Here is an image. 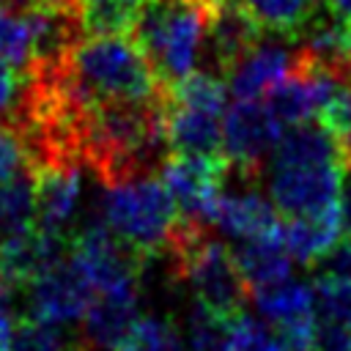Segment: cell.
<instances>
[{"instance_id": "6da1fadb", "label": "cell", "mask_w": 351, "mask_h": 351, "mask_svg": "<svg viewBox=\"0 0 351 351\" xmlns=\"http://www.w3.org/2000/svg\"><path fill=\"white\" fill-rule=\"evenodd\" d=\"M27 77L44 82L69 104L167 99V88L129 36H85L58 69Z\"/></svg>"}, {"instance_id": "7a4b0ae2", "label": "cell", "mask_w": 351, "mask_h": 351, "mask_svg": "<svg viewBox=\"0 0 351 351\" xmlns=\"http://www.w3.org/2000/svg\"><path fill=\"white\" fill-rule=\"evenodd\" d=\"M217 0H145L132 38L165 88L195 71Z\"/></svg>"}, {"instance_id": "3957f363", "label": "cell", "mask_w": 351, "mask_h": 351, "mask_svg": "<svg viewBox=\"0 0 351 351\" xmlns=\"http://www.w3.org/2000/svg\"><path fill=\"white\" fill-rule=\"evenodd\" d=\"M99 219L151 261L167 252L178 225V208L159 173H151L104 186Z\"/></svg>"}, {"instance_id": "277c9868", "label": "cell", "mask_w": 351, "mask_h": 351, "mask_svg": "<svg viewBox=\"0 0 351 351\" xmlns=\"http://www.w3.org/2000/svg\"><path fill=\"white\" fill-rule=\"evenodd\" d=\"M346 162H266L261 178L274 208L285 217H315L337 206Z\"/></svg>"}, {"instance_id": "5b68a950", "label": "cell", "mask_w": 351, "mask_h": 351, "mask_svg": "<svg viewBox=\"0 0 351 351\" xmlns=\"http://www.w3.org/2000/svg\"><path fill=\"white\" fill-rule=\"evenodd\" d=\"M280 137L282 123L266 101L236 99L222 115V156L230 165V176L258 181Z\"/></svg>"}, {"instance_id": "8992f818", "label": "cell", "mask_w": 351, "mask_h": 351, "mask_svg": "<svg viewBox=\"0 0 351 351\" xmlns=\"http://www.w3.org/2000/svg\"><path fill=\"white\" fill-rule=\"evenodd\" d=\"M159 178L170 189L178 219L195 225H214L217 200L230 178V165L225 156L203 154H173L162 162Z\"/></svg>"}, {"instance_id": "52a82bcc", "label": "cell", "mask_w": 351, "mask_h": 351, "mask_svg": "<svg viewBox=\"0 0 351 351\" xmlns=\"http://www.w3.org/2000/svg\"><path fill=\"white\" fill-rule=\"evenodd\" d=\"M69 239H71V258L88 274L96 293L126 288V285H140L143 266L148 263V258L140 255L126 241H121L101 219L82 225Z\"/></svg>"}, {"instance_id": "ba28073f", "label": "cell", "mask_w": 351, "mask_h": 351, "mask_svg": "<svg viewBox=\"0 0 351 351\" xmlns=\"http://www.w3.org/2000/svg\"><path fill=\"white\" fill-rule=\"evenodd\" d=\"M25 296H27L30 318H44L66 326V324L82 321L88 304L96 296V288L90 285L88 274L80 269V263L69 255L63 263L36 277L25 288Z\"/></svg>"}, {"instance_id": "9c48e42d", "label": "cell", "mask_w": 351, "mask_h": 351, "mask_svg": "<svg viewBox=\"0 0 351 351\" xmlns=\"http://www.w3.org/2000/svg\"><path fill=\"white\" fill-rule=\"evenodd\" d=\"M266 36L228 69L225 82L233 99H261L280 80H285L291 71L299 69L302 44L285 36H274V38H266Z\"/></svg>"}, {"instance_id": "30bf717a", "label": "cell", "mask_w": 351, "mask_h": 351, "mask_svg": "<svg viewBox=\"0 0 351 351\" xmlns=\"http://www.w3.org/2000/svg\"><path fill=\"white\" fill-rule=\"evenodd\" d=\"M71 255L69 233H55L47 228H30L0 241V282L11 288H27L36 277L63 263Z\"/></svg>"}, {"instance_id": "8fae6325", "label": "cell", "mask_w": 351, "mask_h": 351, "mask_svg": "<svg viewBox=\"0 0 351 351\" xmlns=\"http://www.w3.org/2000/svg\"><path fill=\"white\" fill-rule=\"evenodd\" d=\"M140 321V285L99 291L82 315V348L121 351Z\"/></svg>"}, {"instance_id": "7c38bea8", "label": "cell", "mask_w": 351, "mask_h": 351, "mask_svg": "<svg viewBox=\"0 0 351 351\" xmlns=\"http://www.w3.org/2000/svg\"><path fill=\"white\" fill-rule=\"evenodd\" d=\"M82 167L71 159H55L33 167L36 176V225L66 233L82 197Z\"/></svg>"}, {"instance_id": "4fadbf2b", "label": "cell", "mask_w": 351, "mask_h": 351, "mask_svg": "<svg viewBox=\"0 0 351 351\" xmlns=\"http://www.w3.org/2000/svg\"><path fill=\"white\" fill-rule=\"evenodd\" d=\"M214 228L233 239H274L280 236L282 219L274 203L258 195L250 181L241 178L239 189H222L214 211Z\"/></svg>"}, {"instance_id": "5bb4252c", "label": "cell", "mask_w": 351, "mask_h": 351, "mask_svg": "<svg viewBox=\"0 0 351 351\" xmlns=\"http://www.w3.org/2000/svg\"><path fill=\"white\" fill-rule=\"evenodd\" d=\"M250 302L269 321V326H274V332L318 326L315 293H313V285L307 282L282 280L266 288H255L250 291Z\"/></svg>"}, {"instance_id": "9a60e30c", "label": "cell", "mask_w": 351, "mask_h": 351, "mask_svg": "<svg viewBox=\"0 0 351 351\" xmlns=\"http://www.w3.org/2000/svg\"><path fill=\"white\" fill-rule=\"evenodd\" d=\"M165 137L173 154L222 156V115L211 110L176 104L167 99Z\"/></svg>"}, {"instance_id": "2e32d148", "label": "cell", "mask_w": 351, "mask_h": 351, "mask_svg": "<svg viewBox=\"0 0 351 351\" xmlns=\"http://www.w3.org/2000/svg\"><path fill=\"white\" fill-rule=\"evenodd\" d=\"M280 239L285 252L291 255L293 263L302 266H315V261L337 241L343 239V222H340V208L332 206L324 214L315 217H288L282 219Z\"/></svg>"}, {"instance_id": "e0dca14e", "label": "cell", "mask_w": 351, "mask_h": 351, "mask_svg": "<svg viewBox=\"0 0 351 351\" xmlns=\"http://www.w3.org/2000/svg\"><path fill=\"white\" fill-rule=\"evenodd\" d=\"M230 252H233V261H236L250 291L282 282L291 274V255L285 252L280 236H274V239H241V244H236Z\"/></svg>"}, {"instance_id": "ac0fdd59", "label": "cell", "mask_w": 351, "mask_h": 351, "mask_svg": "<svg viewBox=\"0 0 351 351\" xmlns=\"http://www.w3.org/2000/svg\"><path fill=\"white\" fill-rule=\"evenodd\" d=\"M266 33L299 38L321 8V0H236Z\"/></svg>"}, {"instance_id": "d6986e66", "label": "cell", "mask_w": 351, "mask_h": 351, "mask_svg": "<svg viewBox=\"0 0 351 351\" xmlns=\"http://www.w3.org/2000/svg\"><path fill=\"white\" fill-rule=\"evenodd\" d=\"M145 0H77L85 36H132Z\"/></svg>"}, {"instance_id": "ffe728a7", "label": "cell", "mask_w": 351, "mask_h": 351, "mask_svg": "<svg viewBox=\"0 0 351 351\" xmlns=\"http://www.w3.org/2000/svg\"><path fill=\"white\" fill-rule=\"evenodd\" d=\"M30 228H36V176L25 167L0 186V241Z\"/></svg>"}, {"instance_id": "44dd1931", "label": "cell", "mask_w": 351, "mask_h": 351, "mask_svg": "<svg viewBox=\"0 0 351 351\" xmlns=\"http://www.w3.org/2000/svg\"><path fill=\"white\" fill-rule=\"evenodd\" d=\"M33 58L36 38L25 3H11L0 8V60L14 66L19 74H27L33 69Z\"/></svg>"}, {"instance_id": "7402d4cb", "label": "cell", "mask_w": 351, "mask_h": 351, "mask_svg": "<svg viewBox=\"0 0 351 351\" xmlns=\"http://www.w3.org/2000/svg\"><path fill=\"white\" fill-rule=\"evenodd\" d=\"M228 82L219 74L211 71H192L184 80H178L176 85L167 88V99L176 104H186V107H197V110H211L225 115V104H228Z\"/></svg>"}, {"instance_id": "603a6c76", "label": "cell", "mask_w": 351, "mask_h": 351, "mask_svg": "<svg viewBox=\"0 0 351 351\" xmlns=\"http://www.w3.org/2000/svg\"><path fill=\"white\" fill-rule=\"evenodd\" d=\"M313 293H315V310L321 321H332L351 329V277L315 274Z\"/></svg>"}, {"instance_id": "cb8c5ba5", "label": "cell", "mask_w": 351, "mask_h": 351, "mask_svg": "<svg viewBox=\"0 0 351 351\" xmlns=\"http://www.w3.org/2000/svg\"><path fill=\"white\" fill-rule=\"evenodd\" d=\"M11 351H69V337L63 332V324L27 315L19 318L14 326Z\"/></svg>"}, {"instance_id": "d4e9b609", "label": "cell", "mask_w": 351, "mask_h": 351, "mask_svg": "<svg viewBox=\"0 0 351 351\" xmlns=\"http://www.w3.org/2000/svg\"><path fill=\"white\" fill-rule=\"evenodd\" d=\"M121 351H181V335L170 318L140 315Z\"/></svg>"}, {"instance_id": "484cf974", "label": "cell", "mask_w": 351, "mask_h": 351, "mask_svg": "<svg viewBox=\"0 0 351 351\" xmlns=\"http://www.w3.org/2000/svg\"><path fill=\"white\" fill-rule=\"evenodd\" d=\"M222 351H280V340L258 318L241 313L228 324Z\"/></svg>"}, {"instance_id": "4316f807", "label": "cell", "mask_w": 351, "mask_h": 351, "mask_svg": "<svg viewBox=\"0 0 351 351\" xmlns=\"http://www.w3.org/2000/svg\"><path fill=\"white\" fill-rule=\"evenodd\" d=\"M25 167H30V162H27V151H25L22 140L16 137V132L11 126L0 123V186L5 181H11Z\"/></svg>"}, {"instance_id": "83f0119b", "label": "cell", "mask_w": 351, "mask_h": 351, "mask_svg": "<svg viewBox=\"0 0 351 351\" xmlns=\"http://www.w3.org/2000/svg\"><path fill=\"white\" fill-rule=\"evenodd\" d=\"M25 93V74L0 60V121H8Z\"/></svg>"}, {"instance_id": "f1b7e54d", "label": "cell", "mask_w": 351, "mask_h": 351, "mask_svg": "<svg viewBox=\"0 0 351 351\" xmlns=\"http://www.w3.org/2000/svg\"><path fill=\"white\" fill-rule=\"evenodd\" d=\"M315 274H326V277H351V239H348V236L337 239V241L315 261Z\"/></svg>"}, {"instance_id": "f546056e", "label": "cell", "mask_w": 351, "mask_h": 351, "mask_svg": "<svg viewBox=\"0 0 351 351\" xmlns=\"http://www.w3.org/2000/svg\"><path fill=\"white\" fill-rule=\"evenodd\" d=\"M315 351H351V329L318 318V326H315Z\"/></svg>"}, {"instance_id": "4dcf8cb0", "label": "cell", "mask_w": 351, "mask_h": 351, "mask_svg": "<svg viewBox=\"0 0 351 351\" xmlns=\"http://www.w3.org/2000/svg\"><path fill=\"white\" fill-rule=\"evenodd\" d=\"M337 208H340V222H343V236H351V165L343 170V184L337 195Z\"/></svg>"}, {"instance_id": "1f68e13d", "label": "cell", "mask_w": 351, "mask_h": 351, "mask_svg": "<svg viewBox=\"0 0 351 351\" xmlns=\"http://www.w3.org/2000/svg\"><path fill=\"white\" fill-rule=\"evenodd\" d=\"M14 326H16V318H14L11 304H8V288H0V348L11 346Z\"/></svg>"}, {"instance_id": "d6a6232c", "label": "cell", "mask_w": 351, "mask_h": 351, "mask_svg": "<svg viewBox=\"0 0 351 351\" xmlns=\"http://www.w3.org/2000/svg\"><path fill=\"white\" fill-rule=\"evenodd\" d=\"M332 14L343 16V19H351V0H321Z\"/></svg>"}, {"instance_id": "836d02e7", "label": "cell", "mask_w": 351, "mask_h": 351, "mask_svg": "<svg viewBox=\"0 0 351 351\" xmlns=\"http://www.w3.org/2000/svg\"><path fill=\"white\" fill-rule=\"evenodd\" d=\"M16 3H44V5H69V8H77V0H16Z\"/></svg>"}, {"instance_id": "e575fe53", "label": "cell", "mask_w": 351, "mask_h": 351, "mask_svg": "<svg viewBox=\"0 0 351 351\" xmlns=\"http://www.w3.org/2000/svg\"><path fill=\"white\" fill-rule=\"evenodd\" d=\"M74 351H88V348H82V346H77V348H74Z\"/></svg>"}, {"instance_id": "d590c367", "label": "cell", "mask_w": 351, "mask_h": 351, "mask_svg": "<svg viewBox=\"0 0 351 351\" xmlns=\"http://www.w3.org/2000/svg\"><path fill=\"white\" fill-rule=\"evenodd\" d=\"M348 239H351V236H348Z\"/></svg>"}, {"instance_id": "8d00e7d4", "label": "cell", "mask_w": 351, "mask_h": 351, "mask_svg": "<svg viewBox=\"0 0 351 351\" xmlns=\"http://www.w3.org/2000/svg\"><path fill=\"white\" fill-rule=\"evenodd\" d=\"M0 3H3V0H0Z\"/></svg>"}]
</instances>
